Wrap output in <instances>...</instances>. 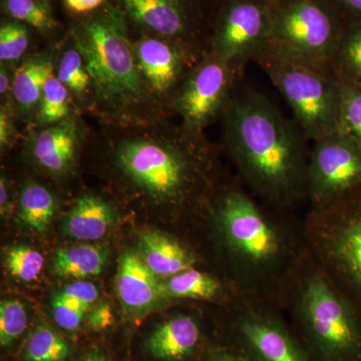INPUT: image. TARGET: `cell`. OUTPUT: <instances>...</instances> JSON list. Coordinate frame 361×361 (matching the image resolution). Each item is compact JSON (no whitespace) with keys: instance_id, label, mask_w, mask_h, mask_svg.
I'll return each mask as SVG.
<instances>
[{"instance_id":"cell-1","label":"cell","mask_w":361,"mask_h":361,"mask_svg":"<svg viewBox=\"0 0 361 361\" xmlns=\"http://www.w3.org/2000/svg\"><path fill=\"white\" fill-rule=\"evenodd\" d=\"M224 266L240 298L284 311L310 257L303 217L263 205L240 183H226L206 214Z\"/></svg>"},{"instance_id":"cell-2","label":"cell","mask_w":361,"mask_h":361,"mask_svg":"<svg viewBox=\"0 0 361 361\" xmlns=\"http://www.w3.org/2000/svg\"><path fill=\"white\" fill-rule=\"evenodd\" d=\"M221 120L226 151L247 191L280 212L307 208L310 141L295 121L243 78Z\"/></svg>"},{"instance_id":"cell-3","label":"cell","mask_w":361,"mask_h":361,"mask_svg":"<svg viewBox=\"0 0 361 361\" xmlns=\"http://www.w3.org/2000/svg\"><path fill=\"white\" fill-rule=\"evenodd\" d=\"M161 118L130 126L114 145L122 174L158 203L177 210L208 211L223 185L212 145L204 133Z\"/></svg>"},{"instance_id":"cell-4","label":"cell","mask_w":361,"mask_h":361,"mask_svg":"<svg viewBox=\"0 0 361 361\" xmlns=\"http://www.w3.org/2000/svg\"><path fill=\"white\" fill-rule=\"evenodd\" d=\"M75 45L85 59L97 109L109 120L126 127L161 120V104L145 82L116 16L85 21Z\"/></svg>"},{"instance_id":"cell-5","label":"cell","mask_w":361,"mask_h":361,"mask_svg":"<svg viewBox=\"0 0 361 361\" xmlns=\"http://www.w3.org/2000/svg\"><path fill=\"white\" fill-rule=\"evenodd\" d=\"M314 361H361V314L310 257L285 313Z\"/></svg>"},{"instance_id":"cell-6","label":"cell","mask_w":361,"mask_h":361,"mask_svg":"<svg viewBox=\"0 0 361 361\" xmlns=\"http://www.w3.org/2000/svg\"><path fill=\"white\" fill-rule=\"evenodd\" d=\"M303 220L311 257L361 314V187Z\"/></svg>"},{"instance_id":"cell-7","label":"cell","mask_w":361,"mask_h":361,"mask_svg":"<svg viewBox=\"0 0 361 361\" xmlns=\"http://www.w3.org/2000/svg\"><path fill=\"white\" fill-rule=\"evenodd\" d=\"M344 25L341 14L325 0H275L271 4L268 49L331 73Z\"/></svg>"},{"instance_id":"cell-8","label":"cell","mask_w":361,"mask_h":361,"mask_svg":"<svg viewBox=\"0 0 361 361\" xmlns=\"http://www.w3.org/2000/svg\"><path fill=\"white\" fill-rule=\"evenodd\" d=\"M255 63L279 90L310 142L337 132L341 85L331 73L285 59L268 49Z\"/></svg>"},{"instance_id":"cell-9","label":"cell","mask_w":361,"mask_h":361,"mask_svg":"<svg viewBox=\"0 0 361 361\" xmlns=\"http://www.w3.org/2000/svg\"><path fill=\"white\" fill-rule=\"evenodd\" d=\"M224 310L225 345L247 361H314L284 311L240 297Z\"/></svg>"},{"instance_id":"cell-10","label":"cell","mask_w":361,"mask_h":361,"mask_svg":"<svg viewBox=\"0 0 361 361\" xmlns=\"http://www.w3.org/2000/svg\"><path fill=\"white\" fill-rule=\"evenodd\" d=\"M244 73L207 51L173 99L172 109L188 129L204 133L222 118Z\"/></svg>"},{"instance_id":"cell-11","label":"cell","mask_w":361,"mask_h":361,"mask_svg":"<svg viewBox=\"0 0 361 361\" xmlns=\"http://www.w3.org/2000/svg\"><path fill=\"white\" fill-rule=\"evenodd\" d=\"M270 0H226L208 51L244 73L269 47Z\"/></svg>"},{"instance_id":"cell-12","label":"cell","mask_w":361,"mask_h":361,"mask_svg":"<svg viewBox=\"0 0 361 361\" xmlns=\"http://www.w3.org/2000/svg\"><path fill=\"white\" fill-rule=\"evenodd\" d=\"M360 187V147L337 132L312 142L306 212L325 210Z\"/></svg>"},{"instance_id":"cell-13","label":"cell","mask_w":361,"mask_h":361,"mask_svg":"<svg viewBox=\"0 0 361 361\" xmlns=\"http://www.w3.org/2000/svg\"><path fill=\"white\" fill-rule=\"evenodd\" d=\"M134 51L149 90L170 106L180 85L206 52L184 42L157 39L141 40Z\"/></svg>"},{"instance_id":"cell-14","label":"cell","mask_w":361,"mask_h":361,"mask_svg":"<svg viewBox=\"0 0 361 361\" xmlns=\"http://www.w3.org/2000/svg\"><path fill=\"white\" fill-rule=\"evenodd\" d=\"M203 329L198 316L177 313L159 325L148 341L149 353L159 360L187 361L200 351Z\"/></svg>"},{"instance_id":"cell-15","label":"cell","mask_w":361,"mask_h":361,"mask_svg":"<svg viewBox=\"0 0 361 361\" xmlns=\"http://www.w3.org/2000/svg\"><path fill=\"white\" fill-rule=\"evenodd\" d=\"M130 16L164 37L193 45L192 25L183 0H122Z\"/></svg>"},{"instance_id":"cell-16","label":"cell","mask_w":361,"mask_h":361,"mask_svg":"<svg viewBox=\"0 0 361 361\" xmlns=\"http://www.w3.org/2000/svg\"><path fill=\"white\" fill-rule=\"evenodd\" d=\"M161 287L166 299L213 303L223 308L239 298L234 287L224 276L199 266L169 277Z\"/></svg>"},{"instance_id":"cell-17","label":"cell","mask_w":361,"mask_h":361,"mask_svg":"<svg viewBox=\"0 0 361 361\" xmlns=\"http://www.w3.org/2000/svg\"><path fill=\"white\" fill-rule=\"evenodd\" d=\"M116 292L126 310L137 312L149 310L163 300V287L141 256L134 252L123 254L118 263Z\"/></svg>"},{"instance_id":"cell-18","label":"cell","mask_w":361,"mask_h":361,"mask_svg":"<svg viewBox=\"0 0 361 361\" xmlns=\"http://www.w3.org/2000/svg\"><path fill=\"white\" fill-rule=\"evenodd\" d=\"M141 257L158 277H171L200 265L191 246L160 232H144L139 240Z\"/></svg>"},{"instance_id":"cell-19","label":"cell","mask_w":361,"mask_h":361,"mask_svg":"<svg viewBox=\"0 0 361 361\" xmlns=\"http://www.w3.org/2000/svg\"><path fill=\"white\" fill-rule=\"evenodd\" d=\"M80 132L75 121L52 125L33 137V159L47 172L61 175L73 165L77 153Z\"/></svg>"},{"instance_id":"cell-20","label":"cell","mask_w":361,"mask_h":361,"mask_svg":"<svg viewBox=\"0 0 361 361\" xmlns=\"http://www.w3.org/2000/svg\"><path fill=\"white\" fill-rule=\"evenodd\" d=\"M114 222L115 213L106 202L99 197L85 196L66 216L63 230L71 238L96 241L108 234Z\"/></svg>"},{"instance_id":"cell-21","label":"cell","mask_w":361,"mask_h":361,"mask_svg":"<svg viewBox=\"0 0 361 361\" xmlns=\"http://www.w3.org/2000/svg\"><path fill=\"white\" fill-rule=\"evenodd\" d=\"M54 73L51 54L26 59L14 73L11 94L20 113L28 115L39 106L42 92Z\"/></svg>"},{"instance_id":"cell-22","label":"cell","mask_w":361,"mask_h":361,"mask_svg":"<svg viewBox=\"0 0 361 361\" xmlns=\"http://www.w3.org/2000/svg\"><path fill=\"white\" fill-rule=\"evenodd\" d=\"M330 70L341 84L361 87V20L345 23Z\"/></svg>"},{"instance_id":"cell-23","label":"cell","mask_w":361,"mask_h":361,"mask_svg":"<svg viewBox=\"0 0 361 361\" xmlns=\"http://www.w3.org/2000/svg\"><path fill=\"white\" fill-rule=\"evenodd\" d=\"M106 261V253L99 247L85 244L59 249L52 267L59 277L85 279L101 274Z\"/></svg>"},{"instance_id":"cell-24","label":"cell","mask_w":361,"mask_h":361,"mask_svg":"<svg viewBox=\"0 0 361 361\" xmlns=\"http://www.w3.org/2000/svg\"><path fill=\"white\" fill-rule=\"evenodd\" d=\"M18 204L25 225L37 232L47 231L56 211V199L49 190L37 183H25Z\"/></svg>"},{"instance_id":"cell-25","label":"cell","mask_w":361,"mask_h":361,"mask_svg":"<svg viewBox=\"0 0 361 361\" xmlns=\"http://www.w3.org/2000/svg\"><path fill=\"white\" fill-rule=\"evenodd\" d=\"M68 355V342L47 325L35 329L25 350L27 361H65Z\"/></svg>"},{"instance_id":"cell-26","label":"cell","mask_w":361,"mask_h":361,"mask_svg":"<svg viewBox=\"0 0 361 361\" xmlns=\"http://www.w3.org/2000/svg\"><path fill=\"white\" fill-rule=\"evenodd\" d=\"M70 90L56 75L47 80L42 92L39 111L40 125H56L68 118L70 113Z\"/></svg>"},{"instance_id":"cell-27","label":"cell","mask_w":361,"mask_h":361,"mask_svg":"<svg viewBox=\"0 0 361 361\" xmlns=\"http://www.w3.org/2000/svg\"><path fill=\"white\" fill-rule=\"evenodd\" d=\"M341 85V115L337 133L361 148V87Z\"/></svg>"},{"instance_id":"cell-28","label":"cell","mask_w":361,"mask_h":361,"mask_svg":"<svg viewBox=\"0 0 361 361\" xmlns=\"http://www.w3.org/2000/svg\"><path fill=\"white\" fill-rule=\"evenodd\" d=\"M56 77L73 94L82 96L87 92L90 78L85 68V59L77 47L63 52L59 63Z\"/></svg>"},{"instance_id":"cell-29","label":"cell","mask_w":361,"mask_h":361,"mask_svg":"<svg viewBox=\"0 0 361 361\" xmlns=\"http://www.w3.org/2000/svg\"><path fill=\"white\" fill-rule=\"evenodd\" d=\"M44 256L32 247H11L6 254V266L9 273L16 279L32 282L37 279L44 267Z\"/></svg>"},{"instance_id":"cell-30","label":"cell","mask_w":361,"mask_h":361,"mask_svg":"<svg viewBox=\"0 0 361 361\" xmlns=\"http://www.w3.org/2000/svg\"><path fill=\"white\" fill-rule=\"evenodd\" d=\"M27 325L25 305L16 299H4L0 303V343L8 348L23 336Z\"/></svg>"},{"instance_id":"cell-31","label":"cell","mask_w":361,"mask_h":361,"mask_svg":"<svg viewBox=\"0 0 361 361\" xmlns=\"http://www.w3.org/2000/svg\"><path fill=\"white\" fill-rule=\"evenodd\" d=\"M6 9L16 20L25 21L40 30H51L54 26L49 6L37 0H6Z\"/></svg>"},{"instance_id":"cell-32","label":"cell","mask_w":361,"mask_h":361,"mask_svg":"<svg viewBox=\"0 0 361 361\" xmlns=\"http://www.w3.org/2000/svg\"><path fill=\"white\" fill-rule=\"evenodd\" d=\"M30 39L25 26L20 23H6L0 28V59L1 63H13L27 51Z\"/></svg>"},{"instance_id":"cell-33","label":"cell","mask_w":361,"mask_h":361,"mask_svg":"<svg viewBox=\"0 0 361 361\" xmlns=\"http://www.w3.org/2000/svg\"><path fill=\"white\" fill-rule=\"evenodd\" d=\"M51 306L54 322L59 327L68 331L78 329L85 313L89 310V308L85 307L82 304L59 293L52 299Z\"/></svg>"},{"instance_id":"cell-34","label":"cell","mask_w":361,"mask_h":361,"mask_svg":"<svg viewBox=\"0 0 361 361\" xmlns=\"http://www.w3.org/2000/svg\"><path fill=\"white\" fill-rule=\"evenodd\" d=\"M59 294L82 304L89 310L90 306L96 302L99 295V289L96 285L87 281L73 282L66 285Z\"/></svg>"},{"instance_id":"cell-35","label":"cell","mask_w":361,"mask_h":361,"mask_svg":"<svg viewBox=\"0 0 361 361\" xmlns=\"http://www.w3.org/2000/svg\"><path fill=\"white\" fill-rule=\"evenodd\" d=\"M114 314L110 304L103 303L97 306L87 316V325L94 331H103L113 324Z\"/></svg>"},{"instance_id":"cell-36","label":"cell","mask_w":361,"mask_h":361,"mask_svg":"<svg viewBox=\"0 0 361 361\" xmlns=\"http://www.w3.org/2000/svg\"><path fill=\"white\" fill-rule=\"evenodd\" d=\"M341 14L344 23L361 20V0H325Z\"/></svg>"},{"instance_id":"cell-37","label":"cell","mask_w":361,"mask_h":361,"mask_svg":"<svg viewBox=\"0 0 361 361\" xmlns=\"http://www.w3.org/2000/svg\"><path fill=\"white\" fill-rule=\"evenodd\" d=\"M205 361H247L243 356L228 346H219L209 351Z\"/></svg>"},{"instance_id":"cell-38","label":"cell","mask_w":361,"mask_h":361,"mask_svg":"<svg viewBox=\"0 0 361 361\" xmlns=\"http://www.w3.org/2000/svg\"><path fill=\"white\" fill-rule=\"evenodd\" d=\"M13 132V122L9 111L6 106H2L0 111V145L2 148L11 142Z\"/></svg>"},{"instance_id":"cell-39","label":"cell","mask_w":361,"mask_h":361,"mask_svg":"<svg viewBox=\"0 0 361 361\" xmlns=\"http://www.w3.org/2000/svg\"><path fill=\"white\" fill-rule=\"evenodd\" d=\"M104 0H66V6L78 13H89L103 4Z\"/></svg>"},{"instance_id":"cell-40","label":"cell","mask_w":361,"mask_h":361,"mask_svg":"<svg viewBox=\"0 0 361 361\" xmlns=\"http://www.w3.org/2000/svg\"><path fill=\"white\" fill-rule=\"evenodd\" d=\"M9 204V192L8 186L6 178L2 176L0 180V208H1V214H6L8 210Z\"/></svg>"},{"instance_id":"cell-41","label":"cell","mask_w":361,"mask_h":361,"mask_svg":"<svg viewBox=\"0 0 361 361\" xmlns=\"http://www.w3.org/2000/svg\"><path fill=\"white\" fill-rule=\"evenodd\" d=\"M11 87H13V82H11L8 73L6 68H1V73H0V94L1 96L6 97L9 90L11 92Z\"/></svg>"},{"instance_id":"cell-42","label":"cell","mask_w":361,"mask_h":361,"mask_svg":"<svg viewBox=\"0 0 361 361\" xmlns=\"http://www.w3.org/2000/svg\"><path fill=\"white\" fill-rule=\"evenodd\" d=\"M82 361H110L106 356L102 355V353H94L92 355H87V357L84 358Z\"/></svg>"},{"instance_id":"cell-43","label":"cell","mask_w":361,"mask_h":361,"mask_svg":"<svg viewBox=\"0 0 361 361\" xmlns=\"http://www.w3.org/2000/svg\"><path fill=\"white\" fill-rule=\"evenodd\" d=\"M270 1H275V0H270Z\"/></svg>"}]
</instances>
